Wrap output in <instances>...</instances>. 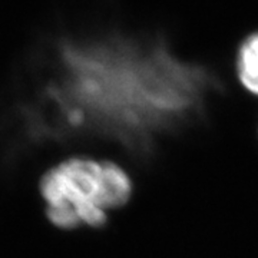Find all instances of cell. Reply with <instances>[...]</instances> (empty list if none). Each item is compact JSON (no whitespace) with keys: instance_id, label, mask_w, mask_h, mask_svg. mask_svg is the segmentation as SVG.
Returning <instances> with one entry per match:
<instances>
[{"instance_id":"cell-1","label":"cell","mask_w":258,"mask_h":258,"mask_svg":"<svg viewBox=\"0 0 258 258\" xmlns=\"http://www.w3.org/2000/svg\"><path fill=\"white\" fill-rule=\"evenodd\" d=\"M36 186L46 221L64 232L105 230L137 189L135 176L120 159L81 152L47 165Z\"/></svg>"},{"instance_id":"cell-2","label":"cell","mask_w":258,"mask_h":258,"mask_svg":"<svg viewBox=\"0 0 258 258\" xmlns=\"http://www.w3.org/2000/svg\"><path fill=\"white\" fill-rule=\"evenodd\" d=\"M235 72L242 89L258 98V33L242 42L237 55Z\"/></svg>"}]
</instances>
